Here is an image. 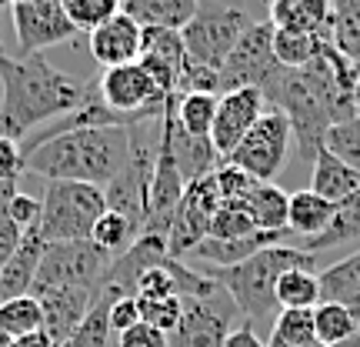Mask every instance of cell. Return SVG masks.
Masks as SVG:
<instances>
[{"mask_svg": "<svg viewBox=\"0 0 360 347\" xmlns=\"http://www.w3.org/2000/svg\"><path fill=\"white\" fill-rule=\"evenodd\" d=\"M84 97L87 84L67 70H57L44 53H0V137L20 144L37 124L77 111Z\"/></svg>", "mask_w": 360, "mask_h": 347, "instance_id": "6da1fadb", "label": "cell"}, {"mask_svg": "<svg viewBox=\"0 0 360 347\" xmlns=\"http://www.w3.org/2000/svg\"><path fill=\"white\" fill-rule=\"evenodd\" d=\"M130 151V127H87L24 144V170L47 180H77L107 187L120 174Z\"/></svg>", "mask_w": 360, "mask_h": 347, "instance_id": "7a4b0ae2", "label": "cell"}, {"mask_svg": "<svg viewBox=\"0 0 360 347\" xmlns=\"http://www.w3.org/2000/svg\"><path fill=\"white\" fill-rule=\"evenodd\" d=\"M314 267H321L317 254H307L304 247L274 244L257 251L254 258H247L237 267H197V270L210 274L227 291V297L233 301V308L244 317V324H250L257 331V324L274 321L281 314L277 281L287 270H314Z\"/></svg>", "mask_w": 360, "mask_h": 347, "instance_id": "3957f363", "label": "cell"}, {"mask_svg": "<svg viewBox=\"0 0 360 347\" xmlns=\"http://www.w3.org/2000/svg\"><path fill=\"white\" fill-rule=\"evenodd\" d=\"M260 94H264L267 103H274V111H281L287 117L300 157L314 160L317 151L323 147L327 130L334 127V117H330V107L323 101L317 80L310 77V70L307 67H300V70H287L283 67Z\"/></svg>", "mask_w": 360, "mask_h": 347, "instance_id": "277c9868", "label": "cell"}, {"mask_svg": "<svg viewBox=\"0 0 360 347\" xmlns=\"http://www.w3.org/2000/svg\"><path fill=\"white\" fill-rule=\"evenodd\" d=\"M107 201L103 187L77 180H51L40 201V237L44 244H70L90 241L94 224L103 217Z\"/></svg>", "mask_w": 360, "mask_h": 347, "instance_id": "5b68a950", "label": "cell"}, {"mask_svg": "<svg viewBox=\"0 0 360 347\" xmlns=\"http://www.w3.org/2000/svg\"><path fill=\"white\" fill-rule=\"evenodd\" d=\"M250 24H254V13L240 7V4H233V0H204V4H197L193 20L180 30L187 61L220 74L224 61L231 57V51L237 47V40L244 37V30Z\"/></svg>", "mask_w": 360, "mask_h": 347, "instance_id": "8992f818", "label": "cell"}, {"mask_svg": "<svg viewBox=\"0 0 360 347\" xmlns=\"http://www.w3.org/2000/svg\"><path fill=\"white\" fill-rule=\"evenodd\" d=\"M114 258L101 251L94 241H70V244H47L44 258H40L37 277L30 294L40 297L47 291H60V287H84V291H97L103 281L107 267Z\"/></svg>", "mask_w": 360, "mask_h": 347, "instance_id": "52a82bcc", "label": "cell"}, {"mask_svg": "<svg viewBox=\"0 0 360 347\" xmlns=\"http://www.w3.org/2000/svg\"><path fill=\"white\" fill-rule=\"evenodd\" d=\"M97 94H101V101L107 103L117 117H124L127 124L157 120L170 101L141 64H124V67L103 70L101 80H97Z\"/></svg>", "mask_w": 360, "mask_h": 347, "instance_id": "ba28073f", "label": "cell"}, {"mask_svg": "<svg viewBox=\"0 0 360 347\" xmlns=\"http://www.w3.org/2000/svg\"><path fill=\"white\" fill-rule=\"evenodd\" d=\"M281 70L283 67L277 64V53H274V27L270 20H254L220 67V94L247 87L264 90Z\"/></svg>", "mask_w": 360, "mask_h": 347, "instance_id": "9c48e42d", "label": "cell"}, {"mask_svg": "<svg viewBox=\"0 0 360 347\" xmlns=\"http://www.w3.org/2000/svg\"><path fill=\"white\" fill-rule=\"evenodd\" d=\"M290 124L281 111H264L260 120L250 127L244 141L237 144V151L227 157V164H233L237 170H244L247 177L274 184V177L287 164V151H290Z\"/></svg>", "mask_w": 360, "mask_h": 347, "instance_id": "30bf717a", "label": "cell"}, {"mask_svg": "<svg viewBox=\"0 0 360 347\" xmlns=\"http://www.w3.org/2000/svg\"><path fill=\"white\" fill-rule=\"evenodd\" d=\"M217 207H220V194H217V184H214V174L187 184V191L180 197L177 210H174V220H170V231H167L170 258L184 260L204 244L207 234H210V217L217 214Z\"/></svg>", "mask_w": 360, "mask_h": 347, "instance_id": "8fae6325", "label": "cell"}, {"mask_svg": "<svg viewBox=\"0 0 360 347\" xmlns=\"http://www.w3.org/2000/svg\"><path fill=\"white\" fill-rule=\"evenodd\" d=\"M11 20L17 51L24 57L44 53L47 47H57V44H67L77 34V27L70 24L60 0H17V4H11Z\"/></svg>", "mask_w": 360, "mask_h": 347, "instance_id": "7c38bea8", "label": "cell"}, {"mask_svg": "<svg viewBox=\"0 0 360 347\" xmlns=\"http://www.w3.org/2000/svg\"><path fill=\"white\" fill-rule=\"evenodd\" d=\"M184 301V314L180 324L170 334V347H224L227 334L233 327V301L227 291L217 297H180Z\"/></svg>", "mask_w": 360, "mask_h": 347, "instance_id": "4fadbf2b", "label": "cell"}, {"mask_svg": "<svg viewBox=\"0 0 360 347\" xmlns=\"http://www.w3.org/2000/svg\"><path fill=\"white\" fill-rule=\"evenodd\" d=\"M264 94L260 90H231V94H220L217 97V117H214V127H210V144L217 151L220 160L237 151V144L244 141L250 127L260 120L264 114Z\"/></svg>", "mask_w": 360, "mask_h": 347, "instance_id": "5bb4252c", "label": "cell"}, {"mask_svg": "<svg viewBox=\"0 0 360 347\" xmlns=\"http://www.w3.org/2000/svg\"><path fill=\"white\" fill-rule=\"evenodd\" d=\"M177 97H170L167 107H164L160 130H164V137H167V144H170V154L177 160V170H180V177H184V184H193V180H200V177H210V174L217 170L220 157H217V151H214L210 137H191V134L180 130Z\"/></svg>", "mask_w": 360, "mask_h": 347, "instance_id": "9a60e30c", "label": "cell"}, {"mask_svg": "<svg viewBox=\"0 0 360 347\" xmlns=\"http://www.w3.org/2000/svg\"><path fill=\"white\" fill-rule=\"evenodd\" d=\"M137 64L154 77V84L167 97H177L180 77L187 67V51H184L180 30H143V47Z\"/></svg>", "mask_w": 360, "mask_h": 347, "instance_id": "2e32d148", "label": "cell"}, {"mask_svg": "<svg viewBox=\"0 0 360 347\" xmlns=\"http://www.w3.org/2000/svg\"><path fill=\"white\" fill-rule=\"evenodd\" d=\"M143 47V27L134 24L127 13H114L110 20L90 30V57L110 70V67L137 64Z\"/></svg>", "mask_w": 360, "mask_h": 347, "instance_id": "e0dca14e", "label": "cell"}, {"mask_svg": "<svg viewBox=\"0 0 360 347\" xmlns=\"http://www.w3.org/2000/svg\"><path fill=\"white\" fill-rule=\"evenodd\" d=\"M97 291H84V287H60V291H47L40 294V310H44V331L53 341V347L67 344L77 334V327L94 308Z\"/></svg>", "mask_w": 360, "mask_h": 347, "instance_id": "ac0fdd59", "label": "cell"}, {"mask_svg": "<svg viewBox=\"0 0 360 347\" xmlns=\"http://www.w3.org/2000/svg\"><path fill=\"white\" fill-rule=\"evenodd\" d=\"M270 27L330 37V0H270Z\"/></svg>", "mask_w": 360, "mask_h": 347, "instance_id": "d6986e66", "label": "cell"}, {"mask_svg": "<svg viewBox=\"0 0 360 347\" xmlns=\"http://www.w3.org/2000/svg\"><path fill=\"white\" fill-rule=\"evenodd\" d=\"M44 237L40 231H27L20 247L13 251L7 264L0 267V304L11 301V297H20V294H30L34 287V277H37V267H40V258H44Z\"/></svg>", "mask_w": 360, "mask_h": 347, "instance_id": "ffe728a7", "label": "cell"}, {"mask_svg": "<svg viewBox=\"0 0 360 347\" xmlns=\"http://www.w3.org/2000/svg\"><path fill=\"white\" fill-rule=\"evenodd\" d=\"M283 237H290V234L254 231V234H247V237H237V241H214V237H207L191 258L200 260V264H210V267H237V264H244L247 258H254V254L264 251V247L281 244Z\"/></svg>", "mask_w": 360, "mask_h": 347, "instance_id": "44dd1931", "label": "cell"}, {"mask_svg": "<svg viewBox=\"0 0 360 347\" xmlns=\"http://www.w3.org/2000/svg\"><path fill=\"white\" fill-rule=\"evenodd\" d=\"M120 13L143 30H184L197 13V0H120Z\"/></svg>", "mask_w": 360, "mask_h": 347, "instance_id": "7402d4cb", "label": "cell"}, {"mask_svg": "<svg viewBox=\"0 0 360 347\" xmlns=\"http://www.w3.org/2000/svg\"><path fill=\"white\" fill-rule=\"evenodd\" d=\"M287 194L277 187V184H264V180H254L247 194L237 201L233 207H240L250 224L257 231H281V234H290L287 231Z\"/></svg>", "mask_w": 360, "mask_h": 347, "instance_id": "603a6c76", "label": "cell"}, {"mask_svg": "<svg viewBox=\"0 0 360 347\" xmlns=\"http://www.w3.org/2000/svg\"><path fill=\"white\" fill-rule=\"evenodd\" d=\"M360 187V174L354 168H347L340 157H334L327 147L317 151L314 157V174H310V191L330 201V204H344L354 197V191Z\"/></svg>", "mask_w": 360, "mask_h": 347, "instance_id": "cb8c5ba5", "label": "cell"}, {"mask_svg": "<svg viewBox=\"0 0 360 347\" xmlns=\"http://www.w3.org/2000/svg\"><path fill=\"white\" fill-rule=\"evenodd\" d=\"M317 284H321L323 304H340L360 317V251L337 264H327L317 274Z\"/></svg>", "mask_w": 360, "mask_h": 347, "instance_id": "d4e9b609", "label": "cell"}, {"mask_svg": "<svg viewBox=\"0 0 360 347\" xmlns=\"http://www.w3.org/2000/svg\"><path fill=\"white\" fill-rule=\"evenodd\" d=\"M334 217H337V204L317 197L310 187L290 194V201H287V231L297 234V237H307V241L317 237Z\"/></svg>", "mask_w": 360, "mask_h": 347, "instance_id": "484cf974", "label": "cell"}, {"mask_svg": "<svg viewBox=\"0 0 360 347\" xmlns=\"http://www.w3.org/2000/svg\"><path fill=\"white\" fill-rule=\"evenodd\" d=\"M330 44L360 67V0H330Z\"/></svg>", "mask_w": 360, "mask_h": 347, "instance_id": "4316f807", "label": "cell"}, {"mask_svg": "<svg viewBox=\"0 0 360 347\" xmlns=\"http://www.w3.org/2000/svg\"><path fill=\"white\" fill-rule=\"evenodd\" d=\"M327 47H330V37H321V34L274 30V53H277V64L287 67V70H300V67L314 64Z\"/></svg>", "mask_w": 360, "mask_h": 347, "instance_id": "83f0119b", "label": "cell"}, {"mask_svg": "<svg viewBox=\"0 0 360 347\" xmlns=\"http://www.w3.org/2000/svg\"><path fill=\"white\" fill-rule=\"evenodd\" d=\"M267 347H321L314 334V310H281L270 324Z\"/></svg>", "mask_w": 360, "mask_h": 347, "instance_id": "f1b7e54d", "label": "cell"}, {"mask_svg": "<svg viewBox=\"0 0 360 347\" xmlns=\"http://www.w3.org/2000/svg\"><path fill=\"white\" fill-rule=\"evenodd\" d=\"M281 310H314L321 304V284L314 270H287L277 281Z\"/></svg>", "mask_w": 360, "mask_h": 347, "instance_id": "f546056e", "label": "cell"}, {"mask_svg": "<svg viewBox=\"0 0 360 347\" xmlns=\"http://www.w3.org/2000/svg\"><path fill=\"white\" fill-rule=\"evenodd\" d=\"M0 331L7 337H24L34 331H44V310L34 294L11 297L0 304Z\"/></svg>", "mask_w": 360, "mask_h": 347, "instance_id": "4dcf8cb0", "label": "cell"}, {"mask_svg": "<svg viewBox=\"0 0 360 347\" xmlns=\"http://www.w3.org/2000/svg\"><path fill=\"white\" fill-rule=\"evenodd\" d=\"M114 301H117V294L97 287V297H94L90 314L77 327V334L60 347H107V341H110V321H107V314H110V304H114Z\"/></svg>", "mask_w": 360, "mask_h": 347, "instance_id": "1f68e13d", "label": "cell"}, {"mask_svg": "<svg viewBox=\"0 0 360 347\" xmlns=\"http://www.w3.org/2000/svg\"><path fill=\"white\" fill-rule=\"evenodd\" d=\"M357 314H350L347 308H340V304H317L314 308V334L321 341V347H334L340 341H347V337L360 334L357 331Z\"/></svg>", "mask_w": 360, "mask_h": 347, "instance_id": "d6a6232c", "label": "cell"}, {"mask_svg": "<svg viewBox=\"0 0 360 347\" xmlns=\"http://www.w3.org/2000/svg\"><path fill=\"white\" fill-rule=\"evenodd\" d=\"M217 117V97L214 94H180L177 97V124L191 137H210Z\"/></svg>", "mask_w": 360, "mask_h": 347, "instance_id": "836d02e7", "label": "cell"}, {"mask_svg": "<svg viewBox=\"0 0 360 347\" xmlns=\"http://www.w3.org/2000/svg\"><path fill=\"white\" fill-rule=\"evenodd\" d=\"M137 237H141V231L117 210H103V217L94 224V234H90V241L101 251H107L110 258H120Z\"/></svg>", "mask_w": 360, "mask_h": 347, "instance_id": "e575fe53", "label": "cell"}, {"mask_svg": "<svg viewBox=\"0 0 360 347\" xmlns=\"http://www.w3.org/2000/svg\"><path fill=\"white\" fill-rule=\"evenodd\" d=\"M347 241H360V210H354L350 204H337V217L317 237H310L304 251L307 254H321L327 247H340Z\"/></svg>", "mask_w": 360, "mask_h": 347, "instance_id": "d590c367", "label": "cell"}, {"mask_svg": "<svg viewBox=\"0 0 360 347\" xmlns=\"http://www.w3.org/2000/svg\"><path fill=\"white\" fill-rule=\"evenodd\" d=\"M323 147L360 174V114L344 120V124H334V127L327 130Z\"/></svg>", "mask_w": 360, "mask_h": 347, "instance_id": "8d00e7d4", "label": "cell"}, {"mask_svg": "<svg viewBox=\"0 0 360 347\" xmlns=\"http://www.w3.org/2000/svg\"><path fill=\"white\" fill-rule=\"evenodd\" d=\"M60 4H64L70 24L87 34L103 20H110L114 13H120V0H60Z\"/></svg>", "mask_w": 360, "mask_h": 347, "instance_id": "74e56055", "label": "cell"}, {"mask_svg": "<svg viewBox=\"0 0 360 347\" xmlns=\"http://www.w3.org/2000/svg\"><path fill=\"white\" fill-rule=\"evenodd\" d=\"M170 260L167 258L164 264L157 267H147L137 277V287H134V297H143V301H160V297H177V277L170 270Z\"/></svg>", "mask_w": 360, "mask_h": 347, "instance_id": "f35d334b", "label": "cell"}, {"mask_svg": "<svg viewBox=\"0 0 360 347\" xmlns=\"http://www.w3.org/2000/svg\"><path fill=\"white\" fill-rule=\"evenodd\" d=\"M137 304H141V321L157 327V331H164V334H174V327L180 324V314H184V301L180 297H160V301H143L137 297Z\"/></svg>", "mask_w": 360, "mask_h": 347, "instance_id": "ab89813d", "label": "cell"}, {"mask_svg": "<svg viewBox=\"0 0 360 347\" xmlns=\"http://www.w3.org/2000/svg\"><path fill=\"white\" fill-rule=\"evenodd\" d=\"M257 227L250 224L240 207L233 204H220L217 214L210 217V234L207 237H214V241H237V237H247V234H254Z\"/></svg>", "mask_w": 360, "mask_h": 347, "instance_id": "60d3db41", "label": "cell"}, {"mask_svg": "<svg viewBox=\"0 0 360 347\" xmlns=\"http://www.w3.org/2000/svg\"><path fill=\"white\" fill-rule=\"evenodd\" d=\"M17 187H20V180H13V184H0V267L7 264V258H11L13 251L20 247V241H24V231L7 217V197H11Z\"/></svg>", "mask_w": 360, "mask_h": 347, "instance_id": "b9f144b4", "label": "cell"}, {"mask_svg": "<svg viewBox=\"0 0 360 347\" xmlns=\"http://www.w3.org/2000/svg\"><path fill=\"white\" fill-rule=\"evenodd\" d=\"M7 217H11L24 234L27 231H37V227H40V201L17 187V191L7 197Z\"/></svg>", "mask_w": 360, "mask_h": 347, "instance_id": "7bdbcfd3", "label": "cell"}, {"mask_svg": "<svg viewBox=\"0 0 360 347\" xmlns=\"http://www.w3.org/2000/svg\"><path fill=\"white\" fill-rule=\"evenodd\" d=\"M107 321H110V334H124L130 331L134 324H141V304H137V297H117L114 304H110V314H107Z\"/></svg>", "mask_w": 360, "mask_h": 347, "instance_id": "ee69618b", "label": "cell"}, {"mask_svg": "<svg viewBox=\"0 0 360 347\" xmlns=\"http://www.w3.org/2000/svg\"><path fill=\"white\" fill-rule=\"evenodd\" d=\"M117 347H170V337L164 334V331H157V327L141 321L117 337Z\"/></svg>", "mask_w": 360, "mask_h": 347, "instance_id": "f6af8a7d", "label": "cell"}, {"mask_svg": "<svg viewBox=\"0 0 360 347\" xmlns=\"http://www.w3.org/2000/svg\"><path fill=\"white\" fill-rule=\"evenodd\" d=\"M24 174V154L20 144L11 137H0V184H13Z\"/></svg>", "mask_w": 360, "mask_h": 347, "instance_id": "bcb514c9", "label": "cell"}, {"mask_svg": "<svg viewBox=\"0 0 360 347\" xmlns=\"http://www.w3.org/2000/svg\"><path fill=\"white\" fill-rule=\"evenodd\" d=\"M224 347H267V341H260V334L250 327V324H240V327H233Z\"/></svg>", "mask_w": 360, "mask_h": 347, "instance_id": "7dc6e473", "label": "cell"}, {"mask_svg": "<svg viewBox=\"0 0 360 347\" xmlns=\"http://www.w3.org/2000/svg\"><path fill=\"white\" fill-rule=\"evenodd\" d=\"M11 347H53V341L47 337V331H34L24 337H11Z\"/></svg>", "mask_w": 360, "mask_h": 347, "instance_id": "c3c4849f", "label": "cell"}, {"mask_svg": "<svg viewBox=\"0 0 360 347\" xmlns=\"http://www.w3.org/2000/svg\"><path fill=\"white\" fill-rule=\"evenodd\" d=\"M334 347H360V334L347 337V341H340V344H334Z\"/></svg>", "mask_w": 360, "mask_h": 347, "instance_id": "681fc988", "label": "cell"}, {"mask_svg": "<svg viewBox=\"0 0 360 347\" xmlns=\"http://www.w3.org/2000/svg\"><path fill=\"white\" fill-rule=\"evenodd\" d=\"M344 204H350V207H354V210H360V187H357V191H354V197H350V201H344Z\"/></svg>", "mask_w": 360, "mask_h": 347, "instance_id": "f907efd6", "label": "cell"}, {"mask_svg": "<svg viewBox=\"0 0 360 347\" xmlns=\"http://www.w3.org/2000/svg\"><path fill=\"white\" fill-rule=\"evenodd\" d=\"M0 347H11V337L4 334V331H0Z\"/></svg>", "mask_w": 360, "mask_h": 347, "instance_id": "816d5d0a", "label": "cell"}, {"mask_svg": "<svg viewBox=\"0 0 360 347\" xmlns=\"http://www.w3.org/2000/svg\"><path fill=\"white\" fill-rule=\"evenodd\" d=\"M4 7H7V0H0V11H4ZM0 53H4V44H0Z\"/></svg>", "mask_w": 360, "mask_h": 347, "instance_id": "f5cc1de1", "label": "cell"}, {"mask_svg": "<svg viewBox=\"0 0 360 347\" xmlns=\"http://www.w3.org/2000/svg\"><path fill=\"white\" fill-rule=\"evenodd\" d=\"M7 4H17V0H7Z\"/></svg>", "mask_w": 360, "mask_h": 347, "instance_id": "db71d44e", "label": "cell"}, {"mask_svg": "<svg viewBox=\"0 0 360 347\" xmlns=\"http://www.w3.org/2000/svg\"><path fill=\"white\" fill-rule=\"evenodd\" d=\"M197 4H204V0H197Z\"/></svg>", "mask_w": 360, "mask_h": 347, "instance_id": "11a10c76", "label": "cell"}]
</instances>
